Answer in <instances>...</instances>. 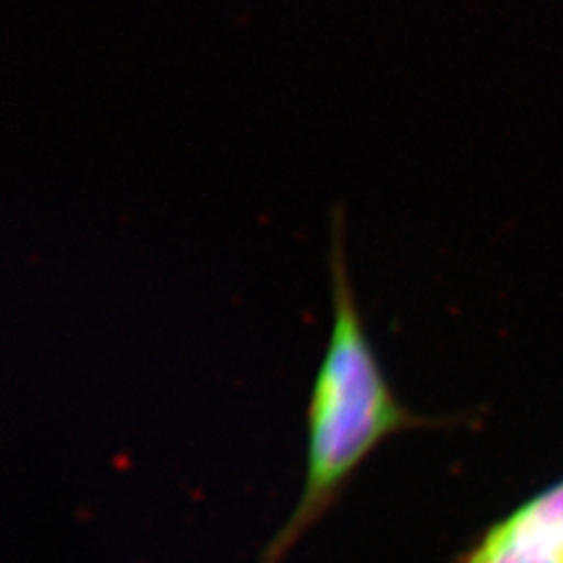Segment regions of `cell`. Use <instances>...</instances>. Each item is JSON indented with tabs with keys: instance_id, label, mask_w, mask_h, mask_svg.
<instances>
[{
	"instance_id": "1",
	"label": "cell",
	"mask_w": 563,
	"mask_h": 563,
	"mask_svg": "<svg viewBox=\"0 0 563 563\" xmlns=\"http://www.w3.org/2000/svg\"><path fill=\"white\" fill-rule=\"evenodd\" d=\"M344 211L332 209V328L307 402V462L301 499L260 563H280L322 520L374 451L395 434L432 426L405 407L367 336L346 262Z\"/></svg>"
},
{
	"instance_id": "2",
	"label": "cell",
	"mask_w": 563,
	"mask_h": 563,
	"mask_svg": "<svg viewBox=\"0 0 563 563\" xmlns=\"http://www.w3.org/2000/svg\"><path fill=\"white\" fill-rule=\"evenodd\" d=\"M457 563H563V478L493 523Z\"/></svg>"
}]
</instances>
